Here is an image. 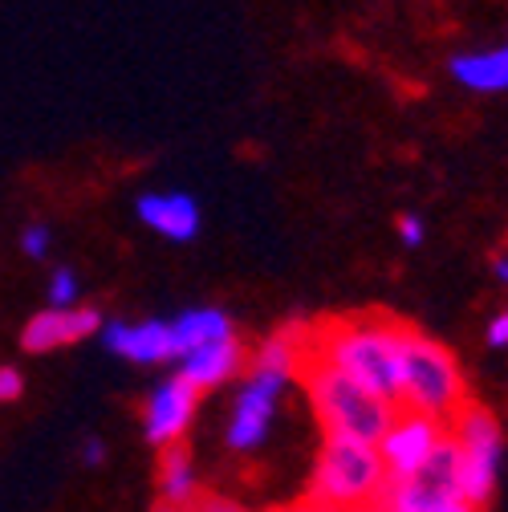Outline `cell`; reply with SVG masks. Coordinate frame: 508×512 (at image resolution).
<instances>
[{"mask_svg":"<svg viewBox=\"0 0 508 512\" xmlns=\"http://www.w3.org/2000/svg\"><path fill=\"white\" fill-rule=\"evenodd\" d=\"M102 346L126 362H135V366L175 362V334H171V322H163V317H147V322H110V326H102Z\"/></svg>","mask_w":508,"mask_h":512,"instance_id":"cell-11","label":"cell"},{"mask_svg":"<svg viewBox=\"0 0 508 512\" xmlns=\"http://www.w3.org/2000/svg\"><path fill=\"white\" fill-rule=\"evenodd\" d=\"M135 212L163 240H196L200 232V204L187 191H143Z\"/></svg>","mask_w":508,"mask_h":512,"instance_id":"cell-13","label":"cell"},{"mask_svg":"<svg viewBox=\"0 0 508 512\" xmlns=\"http://www.w3.org/2000/svg\"><path fill=\"white\" fill-rule=\"evenodd\" d=\"M102 456H106L102 439H86V443H82V460H86V464H102Z\"/></svg>","mask_w":508,"mask_h":512,"instance_id":"cell-23","label":"cell"},{"mask_svg":"<svg viewBox=\"0 0 508 512\" xmlns=\"http://www.w3.org/2000/svg\"><path fill=\"white\" fill-rule=\"evenodd\" d=\"M468 403L472 399L456 354L423 330L399 322V411L431 415L448 427Z\"/></svg>","mask_w":508,"mask_h":512,"instance_id":"cell-4","label":"cell"},{"mask_svg":"<svg viewBox=\"0 0 508 512\" xmlns=\"http://www.w3.org/2000/svg\"><path fill=\"white\" fill-rule=\"evenodd\" d=\"M383 488H387V468L370 443L322 439V452L313 460L301 500L326 512H362L383 496Z\"/></svg>","mask_w":508,"mask_h":512,"instance_id":"cell-5","label":"cell"},{"mask_svg":"<svg viewBox=\"0 0 508 512\" xmlns=\"http://www.w3.org/2000/svg\"><path fill=\"white\" fill-rule=\"evenodd\" d=\"M305 338L309 326L305 322H285L273 338L261 342V350L252 354L248 374L240 382V391L232 399V415H228V447L236 456H248L269 439L273 415L281 407L285 387L297 378L301 354H305Z\"/></svg>","mask_w":508,"mask_h":512,"instance_id":"cell-2","label":"cell"},{"mask_svg":"<svg viewBox=\"0 0 508 512\" xmlns=\"http://www.w3.org/2000/svg\"><path fill=\"white\" fill-rule=\"evenodd\" d=\"M102 313L94 305H74V309H41L33 313L25 330H21V346L29 354H49V350H61V346H74L82 338H94L102 334Z\"/></svg>","mask_w":508,"mask_h":512,"instance_id":"cell-10","label":"cell"},{"mask_svg":"<svg viewBox=\"0 0 508 512\" xmlns=\"http://www.w3.org/2000/svg\"><path fill=\"white\" fill-rule=\"evenodd\" d=\"M362 512H387V508H383V504H378V500H374V504H370V508H362Z\"/></svg>","mask_w":508,"mask_h":512,"instance_id":"cell-27","label":"cell"},{"mask_svg":"<svg viewBox=\"0 0 508 512\" xmlns=\"http://www.w3.org/2000/svg\"><path fill=\"white\" fill-rule=\"evenodd\" d=\"M492 273H496V281H504V285H508V256H496V265H492Z\"/></svg>","mask_w":508,"mask_h":512,"instance_id":"cell-25","label":"cell"},{"mask_svg":"<svg viewBox=\"0 0 508 512\" xmlns=\"http://www.w3.org/2000/svg\"><path fill=\"white\" fill-rule=\"evenodd\" d=\"M460 500V484H456V443L452 435L443 439L435 447V456L411 472L407 480H387L383 496H378V504H383L387 512H439Z\"/></svg>","mask_w":508,"mask_h":512,"instance_id":"cell-7","label":"cell"},{"mask_svg":"<svg viewBox=\"0 0 508 512\" xmlns=\"http://www.w3.org/2000/svg\"><path fill=\"white\" fill-rule=\"evenodd\" d=\"M439 512H476V508H468V504H460V500H456V504H448V508H439Z\"/></svg>","mask_w":508,"mask_h":512,"instance_id":"cell-26","label":"cell"},{"mask_svg":"<svg viewBox=\"0 0 508 512\" xmlns=\"http://www.w3.org/2000/svg\"><path fill=\"white\" fill-rule=\"evenodd\" d=\"M244 362H248V354H244L240 338L232 334V338L208 342V346L192 350L187 358H179V370L175 374L187 382V387H196L204 395V391H216V387H224V382H232Z\"/></svg>","mask_w":508,"mask_h":512,"instance_id":"cell-12","label":"cell"},{"mask_svg":"<svg viewBox=\"0 0 508 512\" xmlns=\"http://www.w3.org/2000/svg\"><path fill=\"white\" fill-rule=\"evenodd\" d=\"M305 350L326 358L358 387L399 407V322L383 313H354L309 326Z\"/></svg>","mask_w":508,"mask_h":512,"instance_id":"cell-1","label":"cell"},{"mask_svg":"<svg viewBox=\"0 0 508 512\" xmlns=\"http://www.w3.org/2000/svg\"><path fill=\"white\" fill-rule=\"evenodd\" d=\"M196 407H200V391L187 387L179 374L163 378L159 387L147 395V411H143V435L151 447H175L183 443L187 427L196 419Z\"/></svg>","mask_w":508,"mask_h":512,"instance_id":"cell-9","label":"cell"},{"mask_svg":"<svg viewBox=\"0 0 508 512\" xmlns=\"http://www.w3.org/2000/svg\"><path fill=\"white\" fill-rule=\"evenodd\" d=\"M155 512H179V508H167V504H159V508H155Z\"/></svg>","mask_w":508,"mask_h":512,"instance_id":"cell-28","label":"cell"},{"mask_svg":"<svg viewBox=\"0 0 508 512\" xmlns=\"http://www.w3.org/2000/svg\"><path fill=\"white\" fill-rule=\"evenodd\" d=\"M399 240H403L407 248H419V244L427 240V228H423V220H419L415 212H403V216H399Z\"/></svg>","mask_w":508,"mask_h":512,"instance_id":"cell-20","label":"cell"},{"mask_svg":"<svg viewBox=\"0 0 508 512\" xmlns=\"http://www.w3.org/2000/svg\"><path fill=\"white\" fill-rule=\"evenodd\" d=\"M448 439V427L431 415H415V411H399L387 427V435L374 443L378 460L387 468V480H407L411 472H419L431 456L435 447Z\"/></svg>","mask_w":508,"mask_h":512,"instance_id":"cell-8","label":"cell"},{"mask_svg":"<svg viewBox=\"0 0 508 512\" xmlns=\"http://www.w3.org/2000/svg\"><path fill=\"white\" fill-rule=\"evenodd\" d=\"M49 244H53V236H49V228H45V224H29V228L21 232V252L29 256V261H45Z\"/></svg>","mask_w":508,"mask_h":512,"instance_id":"cell-18","label":"cell"},{"mask_svg":"<svg viewBox=\"0 0 508 512\" xmlns=\"http://www.w3.org/2000/svg\"><path fill=\"white\" fill-rule=\"evenodd\" d=\"M488 346L492 350H508V309H500L488 326Z\"/></svg>","mask_w":508,"mask_h":512,"instance_id":"cell-22","label":"cell"},{"mask_svg":"<svg viewBox=\"0 0 508 512\" xmlns=\"http://www.w3.org/2000/svg\"><path fill=\"white\" fill-rule=\"evenodd\" d=\"M269 512H326V508H317V504H309V500H289V504H273Z\"/></svg>","mask_w":508,"mask_h":512,"instance_id":"cell-24","label":"cell"},{"mask_svg":"<svg viewBox=\"0 0 508 512\" xmlns=\"http://www.w3.org/2000/svg\"><path fill=\"white\" fill-rule=\"evenodd\" d=\"M171 334H175V362L187 358L192 350L208 346V342H220V338H232V317L224 309H183L179 317H171Z\"/></svg>","mask_w":508,"mask_h":512,"instance_id":"cell-15","label":"cell"},{"mask_svg":"<svg viewBox=\"0 0 508 512\" xmlns=\"http://www.w3.org/2000/svg\"><path fill=\"white\" fill-rule=\"evenodd\" d=\"M448 435L456 443V484H460V504L484 512L496 496V476H500V456H504V435L500 423L488 407L468 403L452 423Z\"/></svg>","mask_w":508,"mask_h":512,"instance_id":"cell-6","label":"cell"},{"mask_svg":"<svg viewBox=\"0 0 508 512\" xmlns=\"http://www.w3.org/2000/svg\"><path fill=\"white\" fill-rule=\"evenodd\" d=\"M297 378H301V387L313 403V415H317V423H322L326 439H358V443L374 447L387 435L391 419L399 415L395 403L370 395L350 374H342L338 366H330L326 358H317L309 350L301 354Z\"/></svg>","mask_w":508,"mask_h":512,"instance_id":"cell-3","label":"cell"},{"mask_svg":"<svg viewBox=\"0 0 508 512\" xmlns=\"http://www.w3.org/2000/svg\"><path fill=\"white\" fill-rule=\"evenodd\" d=\"M452 78L476 94H508V45L456 53L452 57Z\"/></svg>","mask_w":508,"mask_h":512,"instance_id":"cell-14","label":"cell"},{"mask_svg":"<svg viewBox=\"0 0 508 512\" xmlns=\"http://www.w3.org/2000/svg\"><path fill=\"white\" fill-rule=\"evenodd\" d=\"M187 512H248V508L236 504V500H228V496H220V492H200V500L187 508Z\"/></svg>","mask_w":508,"mask_h":512,"instance_id":"cell-19","label":"cell"},{"mask_svg":"<svg viewBox=\"0 0 508 512\" xmlns=\"http://www.w3.org/2000/svg\"><path fill=\"white\" fill-rule=\"evenodd\" d=\"M45 297H49V309H74L78 297H82V281L74 269H53L49 273V285H45Z\"/></svg>","mask_w":508,"mask_h":512,"instance_id":"cell-17","label":"cell"},{"mask_svg":"<svg viewBox=\"0 0 508 512\" xmlns=\"http://www.w3.org/2000/svg\"><path fill=\"white\" fill-rule=\"evenodd\" d=\"M25 391V378L17 366H0V403H13Z\"/></svg>","mask_w":508,"mask_h":512,"instance_id":"cell-21","label":"cell"},{"mask_svg":"<svg viewBox=\"0 0 508 512\" xmlns=\"http://www.w3.org/2000/svg\"><path fill=\"white\" fill-rule=\"evenodd\" d=\"M159 496H163L167 508H179V512H187V508L200 500L196 464H192V452H187L183 443L163 447V460H159Z\"/></svg>","mask_w":508,"mask_h":512,"instance_id":"cell-16","label":"cell"}]
</instances>
